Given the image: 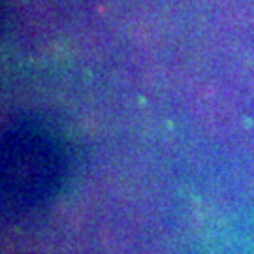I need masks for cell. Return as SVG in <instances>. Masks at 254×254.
Here are the masks:
<instances>
[{"mask_svg":"<svg viewBox=\"0 0 254 254\" xmlns=\"http://www.w3.org/2000/svg\"><path fill=\"white\" fill-rule=\"evenodd\" d=\"M66 170L64 151L51 130L21 121L2 139V203L8 215L36 211L53 198Z\"/></svg>","mask_w":254,"mask_h":254,"instance_id":"cell-1","label":"cell"}]
</instances>
